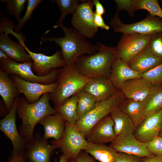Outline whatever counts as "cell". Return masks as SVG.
I'll return each instance as SVG.
<instances>
[{
    "instance_id": "cell-1",
    "label": "cell",
    "mask_w": 162,
    "mask_h": 162,
    "mask_svg": "<svg viewBox=\"0 0 162 162\" xmlns=\"http://www.w3.org/2000/svg\"><path fill=\"white\" fill-rule=\"evenodd\" d=\"M56 27H59L64 32L63 37H54L42 38L41 43L54 42L61 48L62 57L66 65L74 63L80 56L92 55L98 50L99 45L91 44L86 39L74 28L66 27L63 22H57Z\"/></svg>"
},
{
    "instance_id": "cell-2",
    "label": "cell",
    "mask_w": 162,
    "mask_h": 162,
    "mask_svg": "<svg viewBox=\"0 0 162 162\" xmlns=\"http://www.w3.org/2000/svg\"><path fill=\"white\" fill-rule=\"evenodd\" d=\"M49 93L44 94L38 101L32 104L28 103L25 98H19L17 111L22 122L20 134L27 145L33 138L36 124L46 116L57 112L50 104Z\"/></svg>"
},
{
    "instance_id": "cell-3",
    "label": "cell",
    "mask_w": 162,
    "mask_h": 162,
    "mask_svg": "<svg viewBox=\"0 0 162 162\" xmlns=\"http://www.w3.org/2000/svg\"><path fill=\"white\" fill-rule=\"evenodd\" d=\"M98 44L99 47L96 52L80 56L74 64L80 73L90 78H109L112 65L117 58L116 48Z\"/></svg>"
},
{
    "instance_id": "cell-4",
    "label": "cell",
    "mask_w": 162,
    "mask_h": 162,
    "mask_svg": "<svg viewBox=\"0 0 162 162\" xmlns=\"http://www.w3.org/2000/svg\"><path fill=\"white\" fill-rule=\"evenodd\" d=\"M90 78L81 73L74 63L58 69L55 90L49 93L50 100L58 107L73 95L82 90Z\"/></svg>"
},
{
    "instance_id": "cell-5",
    "label": "cell",
    "mask_w": 162,
    "mask_h": 162,
    "mask_svg": "<svg viewBox=\"0 0 162 162\" xmlns=\"http://www.w3.org/2000/svg\"><path fill=\"white\" fill-rule=\"evenodd\" d=\"M125 98L122 92L118 91L108 99L97 103L90 112L77 121L75 127L86 137L95 125L110 115L115 109L119 107Z\"/></svg>"
},
{
    "instance_id": "cell-6",
    "label": "cell",
    "mask_w": 162,
    "mask_h": 162,
    "mask_svg": "<svg viewBox=\"0 0 162 162\" xmlns=\"http://www.w3.org/2000/svg\"><path fill=\"white\" fill-rule=\"evenodd\" d=\"M116 12L110 24L115 33H136L152 35L162 31V19L148 13L143 20L136 22L125 24L122 22Z\"/></svg>"
},
{
    "instance_id": "cell-7",
    "label": "cell",
    "mask_w": 162,
    "mask_h": 162,
    "mask_svg": "<svg viewBox=\"0 0 162 162\" xmlns=\"http://www.w3.org/2000/svg\"><path fill=\"white\" fill-rule=\"evenodd\" d=\"M52 145L59 148L69 160L77 157L83 150H85L88 144L86 136L78 130L75 126L66 122L65 130L58 140L51 141Z\"/></svg>"
},
{
    "instance_id": "cell-8",
    "label": "cell",
    "mask_w": 162,
    "mask_h": 162,
    "mask_svg": "<svg viewBox=\"0 0 162 162\" xmlns=\"http://www.w3.org/2000/svg\"><path fill=\"white\" fill-rule=\"evenodd\" d=\"M33 64L18 63L10 58L0 59L1 70L8 74L16 75L24 80L44 84H49L56 82L57 68L52 69L47 75L40 76L34 73L32 68Z\"/></svg>"
},
{
    "instance_id": "cell-9",
    "label": "cell",
    "mask_w": 162,
    "mask_h": 162,
    "mask_svg": "<svg viewBox=\"0 0 162 162\" xmlns=\"http://www.w3.org/2000/svg\"><path fill=\"white\" fill-rule=\"evenodd\" d=\"M152 36L123 34L116 47L117 58L127 63L149 46Z\"/></svg>"
},
{
    "instance_id": "cell-10",
    "label": "cell",
    "mask_w": 162,
    "mask_h": 162,
    "mask_svg": "<svg viewBox=\"0 0 162 162\" xmlns=\"http://www.w3.org/2000/svg\"><path fill=\"white\" fill-rule=\"evenodd\" d=\"M93 6L92 1H82L72 14L71 19L74 29L86 38L89 39L94 38L98 31L94 22Z\"/></svg>"
},
{
    "instance_id": "cell-11",
    "label": "cell",
    "mask_w": 162,
    "mask_h": 162,
    "mask_svg": "<svg viewBox=\"0 0 162 162\" xmlns=\"http://www.w3.org/2000/svg\"><path fill=\"white\" fill-rule=\"evenodd\" d=\"M19 97L14 100L8 113L0 122V130L11 141L13 150L12 155H25L27 144L16 128V113Z\"/></svg>"
},
{
    "instance_id": "cell-12",
    "label": "cell",
    "mask_w": 162,
    "mask_h": 162,
    "mask_svg": "<svg viewBox=\"0 0 162 162\" xmlns=\"http://www.w3.org/2000/svg\"><path fill=\"white\" fill-rule=\"evenodd\" d=\"M24 41L19 42L23 45L30 56L33 62L32 67L34 72L40 76L47 75L54 69L61 68L66 65L62 58L61 52L58 50L53 55L47 56L41 53H36L31 51L25 45Z\"/></svg>"
},
{
    "instance_id": "cell-13",
    "label": "cell",
    "mask_w": 162,
    "mask_h": 162,
    "mask_svg": "<svg viewBox=\"0 0 162 162\" xmlns=\"http://www.w3.org/2000/svg\"><path fill=\"white\" fill-rule=\"evenodd\" d=\"M12 78L20 93L24 94L29 104L37 102L40 96L46 93H52L58 84L56 82L49 84L29 82L21 79L16 74H14Z\"/></svg>"
},
{
    "instance_id": "cell-14",
    "label": "cell",
    "mask_w": 162,
    "mask_h": 162,
    "mask_svg": "<svg viewBox=\"0 0 162 162\" xmlns=\"http://www.w3.org/2000/svg\"><path fill=\"white\" fill-rule=\"evenodd\" d=\"M56 148L55 146L50 145L47 140L36 133L27 144L25 157L28 162H50L51 153Z\"/></svg>"
},
{
    "instance_id": "cell-15",
    "label": "cell",
    "mask_w": 162,
    "mask_h": 162,
    "mask_svg": "<svg viewBox=\"0 0 162 162\" xmlns=\"http://www.w3.org/2000/svg\"><path fill=\"white\" fill-rule=\"evenodd\" d=\"M162 129V108L146 116L136 129L134 135L136 139L147 143L158 136Z\"/></svg>"
},
{
    "instance_id": "cell-16",
    "label": "cell",
    "mask_w": 162,
    "mask_h": 162,
    "mask_svg": "<svg viewBox=\"0 0 162 162\" xmlns=\"http://www.w3.org/2000/svg\"><path fill=\"white\" fill-rule=\"evenodd\" d=\"M119 152L125 153L143 158L153 155L148 151L147 143L141 142L134 134L116 137L110 146Z\"/></svg>"
},
{
    "instance_id": "cell-17",
    "label": "cell",
    "mask_w": 162,
    "mask_h": 162,
    "mask_svg": "<svg viewBox=\"0 0 162 162\" xmlns=\"http://www.w3.org/2000/svg\"><path fill=\"white\" fill-rule=\"evenodd\" d=\"M114 125L110 115L104 118L92 128L86 136L87 140L95 143H111L116 137Z\"/></svg>"
},
{
    "instance_id": "cell-18",
    "label": "cell",
    "mask_w": 162,
    "mask_h": 162,
    "mask_svg": "<svg viewBox=\"0 0 162 162\" xmlns=\"http://www.w3.org/2000/svg\"><path fill=\"white\" fill-rule=\"evenodd\" d=\"M83 90L93 96L97 103L108 99L118 91L109 78L104 77L90 78Z\"/></svg>"
},
{
    "instance_id": "cell-19",
    "label": "cell",
    "mask_w": 162,
    "mask_h": 162,
    "mask_svg": "<svg viewBox=\"0 0 162 162\" xmlns=\"http://www.w3.org/2000/svg\"><path fill=\"white\" fill-rule=\"evenodd\" d=\"M147 80L142 77L128 80L122 84L120 89L125 98L136 100H145L152 86Z\"/></svg>"
},
{
    "instance_id": "cell-20",
    "label": "cell",
    "mask_w": 162,
    "mask_h": 162,
    "mask_svg": "<svg viewBox=\"0 0 162 162\" xmlns=\"http://www.w3.org/2000/svg\"><path fill=\"white\" fill-rule=\"evenodd\" d=\"M8 34L0 33V50L11 59L22 63H33L22 44L10 39Z\"/></svg>"
},
{
    "instance_id": "cell-21",
    "label": "cell",
    "mask_w": 162,
    "mask_h": 162,
    "mask_svg": "<svg viewBox=\"0 0 162 162\" xmlns=\"http://www.w3.org/2000/svg\"><path fill=\"white\" fill-rule=\"evenodd\" d=\"M140 77L138 72L132 69L126 62L116 58L112 65L109 79L116 89L119 91L125 81Z\"/></svg>"
},
{
    "instance_id": "cell-22",
    "label": "cell",
    "mask_w": 162,
    "mask_h": 162,
    "mask_svg": "<svg viewBox=\"0 0 162 162\" xmlns=\"http://www.w3.org/2000/svg\"><path fill=\"white\" fill-rule=\"evenodd\" d=\"M162 62V58L155 55L148 46L127 63L140 74L147 72Z\"/></svg>"
},
{
    "instance_id": "cell-23",
    "label": "cell",
    "mask_w": 162,
    "mask_h": 162,
    "mask_svg": "<svg viewBox=\"0 0 162 162\" xmlns=\"http://www.w3.org/2000/svg\"><path fill=\"white\" fill-rule=\"evenodd\" d=\"M66 123V121L62 116L57 112L55 114L46 116L38 123L44 127V138L47 140L52 138L55 140H57L64 133Z\"/></svg>"
},
{
    "instance_id": "cell-24",
    "label": "cell",
    "mask_w": 162,
    "mask_h": 162,
    "mask_svg": "<svg viewBox=\"0 0 162 162\" xmlns=\"http://www.w3.org/2000/svg\"><path fill=\"white\" fill-rule=\"evenodd\" d=\"M147 106L146 100H136L125 98L119 108L131 118L136 129L146 116Z\"/></svg>"
},
{
    "instance_id": "cell-25",
    "label": "cell",
    "mask_w": 162,
    "mask_h": 162,
    "mask_svg": "<svg viewBox=\"0 0 162 162\" xmlns=\"http://www.w3.org/2000/svg\"><path fill=\"white\" fill-rule=\"evenodd\" d=\"M20 93L14 81L9 76L8 74L0 70V94L8 112Z\"/></svg>"
},
{
    "instance_id": "cell-26",
    "label": "cell",
    "mask_w": 162,
    "mask_h": 162,
    "mask_svg": "<svg viewBox=\"0 0 162 162\" xmlns=\"http://www.w3.org/2000/svg\"><path fill=\"white\" fill-rule=\"evenodd\" d=\"M110 116L114 122L116 137L134 134L136 129L133 121L119 107L115 109Z\"/></svg>"
},
{
    "instance_id": "cell-27",
    "label": "cell",
    "mask_w": 162,
    "mask_h": 162,
    "mask_svg": "<svg viewBox=\"0 0 162 162\" xmlns=\"http://www.w3.org/2000/svg\"><path fill=\"white\" fill-rule=\"evenodd\" d=\"M84 151L100 162H113L119 154V152L110 146L89 142Z\"/></svg>"
},
{
    "instance_id": "cell-28",
    "label": "cell",
    "mask_w": 162,
    "mask_h": 162,
    "mask_svg": "<svg viewBox=\"0 0 162 162\" xmlns=\"http://www.w3.org/2000/svg\"><path fill=\"white\" fill-rule=\"evenodd\" d=\"M77 103V96L75 94L70 98L59 106L55 108V109L61 114L67 122L75 125L79 119Z\"/></svg>"
},
{
    "instance_id": "cell-29",
    "label": "cell",
    "mask_w": 162,
    "mask_h": 162,
    "mask_svg": "<svg viewBox=\"0 0 162 162\" xmlns=\"http://www.w3.org/2000/svg\"><path fill=\"white\" fill-rule=\"evenodd\" d=\"M147 103L146 116L156 112L162 108V85H152L146 100Z\"/></svg>"
},
{
    "instance_id": "cell-30",
    "label": "cell",
    "mask_w": 162,
    "mask_h": 162,
    "mask_svg": "<svg viewBox=\"0 0 162 162\" xmlns=\"http://www.w3.org/2000/svg\"><path fill=\"white\" fill-rule=\"evenodd\" d=\"M76 94L78 98L77 110L79 120L84 117L94 107L97 101L92 95L83 90Z\"/></svg>"
},
{
    "instance_id": "cell-31",
    "label": "cell",
    "mask_w": 162,
    "mask_h": 162,
    "mask_svg": "<svg viewBox=\"0 0 162 162\" xmlns=\"http://www.w3.org/2000/svg\"><path fill=\"white\" fill-rule=\"evenodd\" d=\"M134 10H145L162 19V9L157 0H133Z\"/></svg>"
},
{
    "instance_id": "cell-32",
    "label": "cell",
    "mask_w": 162,
    "mask_h": 162,
    "mask_svg": "<svg viewBox=\"0 0 162 162\" xmlns=\"http://www.w3.org/2000/svg\"><path fill=\"white\" fill-rule=\"evenodd\" d=\"M58 7L61 15L57 22H63L68 14L75 12L80 4L77 0H56L55 1Z\"/></svg>"
},
{
    "instance_id": "cell-33",
    "label": "cell",
    "mask_w": 162,
    "mask_h": 162,
    "mask_svg": "<svg viewBox=\"0 0 162 162\" xmlns=\"http://www.w3.org/2000/svg\"><path fill=\"white\" fill-rule=\"evenodd\" d=\"M2 2L6 4V9L10 17L14 16L18 22L21 18L20 16L24 9L26 0H3Z\"/></svg>"
},
{
    "instance_id": "cell-34",
    "label": "cell",
    "mask_w": 162,
    "mask_h": 162,
    "mask_svg": "<svg viewBox=\"0 0 162 162\" xmlns=\"http://www.w3.org/2000/svg\"><path fill=\"white\" fill-rule=\"evenodd\" d=\"M42 1V0H27L28 5L25 13L23 17L18 21L17 25L15 26V32L20 34V30L26 22L31 19L34 10Z\"/></svg>"
},
{
    "instance_id": "cell-35",
    "label": "cell",
    "mask_w": 162,
    "mask_h": 162,
    "mask_svg": "<svg viewBox=\"0 0 162 162\" xmlns=\"http://www.w3.org/2000/svg\"><path fill=\"white\" fill-rule=\"evenodd\" d=\"M140 75L148 80L152 85H162V62L148 71L140 74Z\"/></svg>"
},
{
    "instance_id": "cell-36",
    "label": "cell",
    "mask_w": 162,
    "mask_h": 162,
    "mask_svg": "<svg viewBox=\"0 0 162 162\" xmlns=\"http://www.w3.org/2000/svg\"><path fill=\"white\" fill-rule=\"evenodd\" d=\"M149 46L155 55L162 58V31L152 36Z\"/></svg>"
},
{
    "instance_id": "cell-37",
    "label": "cell",
    "mask_w": 162,
    "mask_h": 162,
    "mask_svg": "<svg viewBox=\"0 0 162 162\" xmlns=\"http://www.w3.org/2000/svg\"><path fill=\"white\" fill-rule=\"evenodd\" d=\"M148 152L152 155L162 154V137L157 136L147 143Z\"/></svg>"
},
{
    "instance_id": "cell-38",
    "label": "cell",
    "mask_w": 162,
    "mask_h": 162,
    "mask_svg": "<svg viewBox=\"0 0 162 162\" xmlns=\"http://www.w3.org/2000/svg\"><path fill=\"white\" fill-rule=\"evenodd\" d=\"M117 4V12L119 13L122 10H126L131 17L135 16V10L133 5V0H115Z\"/></svg>"
},
{
    "instance_id": "cell-39",
    "label": "cell",
    "mask_w": 162,
    "mask_h": 162,
    "mask_svg": "<svg viewBox=\"0 0 162 162\" xmlns=\"http://www.w3.org/2000/svg\"><path fill=\"white\" fill-rule=\"evenodd\" d=\"M14 22L8 18L4 16L2 18L0 22V33L10 34L16 37L18 34L14 31Z\"/></svg>"
},
{
    "instance_id": "cell-40",
    "label": "cell",
    "mask_w": 162,
    "mask_h": 162,
    "mask_svg": "<svg viewBox=\"0 0 162 162\" xmlns=\"http://www.w3.org/2000/svg\"><path fill=\"white\" fill-rule=\"evenodd\" d=\"M113 162H142V158L125 153L119 152L118 157Z\"/></svg>"
},
{
    "instance_id": "cell-41",
    "label": "cell",
    "mask_w": 162,
    "mask_h": 162,
    "mask_svg": "<svg viewBox=\"0 0 162 162\" xmlns=\"http://www.w3.org/2000/svg\"><path fill=\"white\" fill-rule=\"evenodd\" d=\"M94 22L95 26L98 28H100L106 30H108L110 28V26L105 23L102 16L96 14L95 13Z\"/></svg>"
},
{
    "instance_id": "cell-42",
    "label": "cell",
    "mask_w": 162,
    "mask_h": 162,
    "mask_svg": "<svg viewBox=\"0 0 162 162\" xmlns=\"http://www.w3.org/2000/svg\"><path fill=\"white\" fill-rule=\"evenodd\" d=\"M70 162H96L88 153L82 151L76 158L69 160Z\"/></svg>"
},
{
    "instance_id": "cell-43",
    "label": "cell",
    "mask_w": 162,
    "mask_h": 162,
    "mask_svg": "<svg viewBox=\"0 0 162 162\" xmlns=\"http://www.w3.org/2000/svg\"><path fill=\"white\" fill-rule=\"evenodd\" d=\"M92 3L95 8L94 13L96 14L102 16L105 13V10L100 2L98 0H92Z\"/></svg>"
},
{
    "instance_id": "cell-44",
    "label": "cell",
    "mask_w": 162,
    "mask_h": 162,
    "mask_svg": "<svg viewBox=\"0 0 162 162\" xmlns=\"http://www.w3.org/2000/svg\"><path fill=\"white\" fill-rule=\"evenodd\" d=\"M142 162H162V154L142 158Z\"/></svg>"
},
{
    "instance_id": "cell-45",
    "label": "cell",
    "mask_w": 162,
    "mask_h": 162,
    "mask_svg": "<svg viewBox=\"0 0 162 162\" xmlns=\"http://www.w3.org/2000/svg\"><path fill=\"white\" fill-rule=\"evenodd\" d=\"M7 162H27V160L25 157V155H12Z\"/></svg>"
},
{
    "instance_id": "cell-46",
    "label": "cell",
    "mask_w": 162,
    "mask_h": 162,
    "mask_svg": "<svg viewBox=\"0 0 162 162\" xmlns=\"http://www.w3.org/2000/svg\"><path fill=\"white\" fill-rule=\"evenodd\" d=\"M55 162H58L56 161ZM58 162H70L69 160L63 154L60 156L59 160Z\"/></svg>"
},
{
    "instance_id": "cell-47",
    "label": "cell",
    "mask_w": 162,
    "mask_h": 162,
    "mask_svg": "<svg viewBox=\"0 0 162 162\" xmlns=\"http://www.w3.org/2000/svg\"><path fill=\"white\" fill-rule=\"evenodd\" d=\"M9 58L6 53L0 50V59H5Z\"/></svg>"
},
{
    "instance_id": "cell-48",
    "label": "cell",
    "mask_w": 162,
    "mask_h": 162,
    "mask_svg": "<svg viewBox=\"0 0 162 162\" xmlns=\"http://www.w3.org/2000/svg\"><path fill=\"white\" fill-rule=\"evenodd\" d=\"M159 136L162 137V129L160 131L159 134Z\"/></svg>"
},
{
    "instance_id": "cell-49",
    "label": "cell",
    "mask_w": 162,
    "mask_h": 162,
    "mask_svg": "<svg viewBox=\"0 0 162 162\" xmlns=\"http://www.w3.org/2000/svg\"><path fill=\"white\" fill-rule=\"evenodd\" d=\"M161 3L162 4V0H161Z\"/></svg>"
}]
</instances>
